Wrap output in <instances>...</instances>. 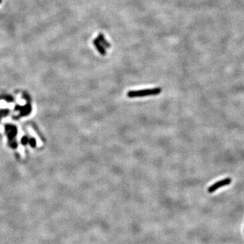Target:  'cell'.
Listing matches in <instances>:
<instances>
[{"label": "cell", "mask_w": 244, "mask_h": 244, "mask_svg": "<svg viewBox=\"0 0 244 244\" xmlns=\"http://www.w3.org/2000/svg\"><path fill=\"white\" fill-rule=\"evenodd\" d=\"M162 92V89L160 88H155L153 89H141V90L136 91H129L127 94L128 97L129 98H138V97H148V96H155L158 95Z\"/></svg>", "instance_id": "obj_1"}, {"label": "cell", "mask_w": 244, "mask_h": 244, "mask_svg": "<svg viewBox=\"0 0 244 244\" xmlns=\"http://www.w3.org/2000/svg\"><path fill=\"white\" fill-rule=\"evenodd\" d=\"M5 128L6 134L8 135L9 145H10V147L13 148V149H16V148H17V143L14 139L17 134L16 127L14 125L7 124L5 126Z\"/></svg>", "instance_id": "obj_2"}, {"label": "cell", "mask_w": 244, "mask_h": 244, "mask_svg": "<svg viewBox=\"0 0 244 244\" xmlns=\"http://www.w3.org/2000/svg\"><path fill=\"white\" fill-rule=\"evenodd\" d=\"M231 182H232V180H231V178H227L223 179V180H221L220 181L217 182V183L213 184L212 186H210L208 188V193H214V191L218 189L219 188L224 187V186H227V185L230 184L231 183Z\"/></svg>", "instance_id": "obj_3"}, {"label": "cell", "mask_w": 244, "mask_h": 244, "mask_svg": "<svg viewBox=\"0 0 244 244\" xmlns=\"http://www.w3.org/2000/svg\"><path fill=\"white\" fill-rule=\"evenodd\" d=\"M31 104L29 102H28V104H27L24 107H20V106H16L15 107V110H18V111H20V115L19 117L21 116H25L29 115V114L31 113Z\"/></svg>", "instance_id": "obj_4"}, {"label": "cell", "mask_w": 244, "mask_h": 244, "mask_svg": "<svg viewBox=\"0 0 244 244\" xmlns=\"http://www.w3.org/2000/svg\"><path fill=\"white\" fill-rule=\"evenodd\" d=\"M93 44L94 45L96 48L97 49V50L100 52V54L101 55H103V56H105L106 55V50H105V49H104V46L103 44H100V42L98 41L97 38H96L95 39H94Z\"/></svg>", "instance_id": "obj_5"}, {"label": "cell", "mask_w": 244, "mask_h": 244, "mask_svg": "<svg viewBox=\"0 0 244 244\" xmlns=\"http://www.w3.org/2000/svg\"><path fill=\"white\" fill-rule=\"evenodd\" d=\"M97 39H98V41L100 42V44H103V45L104 46V47H106V48H110V47H111L110 43H109V42H108L107 41L106 39H105V38H104V36L103 34L100 33L99 35H98Z\"/></svg>", "instance_id": "obj_6"}, {"label": "cell", "mask_w": 244, "mask_h": 244, "mask_svg": "<svg viewBox=\"0 0 244 244\" xmlns=\"http://www.w3.org/2000/svg\"><path fill=\"white\" fill-rule=\"evenodd\" d=\"M29 144H30V145H31V147L35 148V147H36V140H35V138H32L29 139Z\"/></svg>", "instance_id": "obj_7"}, {"label": "cell", "mask_w": 244, "mask_h": 244, "mask_svg": "<svg viewBox=\"0 0 244 244\" xmlns=\"http://www.w3.org/2000/svg\"><path fill=\"white\" fill-rule=\"evenodd\" d=\"M29 140L27 137H23L22 138V139H21V143L24 145L27 144L28 143H29Z\"/></svg>", "instance_id": "obj_8"}, {"label": "cell", "mask_w": 244, "mask_h": 244, "mask_svg": "<svg viewBox=\"0 0 244 244\" xmlns=\"http://www.w3.org/2000/svg\"><path fill=\"white\" fill-rule=\"evenodd\" d=\"M2 2V0H0V4H1Z\"/></svg>", "instance_id": "obj_9"}]
</instances>
